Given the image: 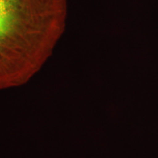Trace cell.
Segmentation results:
<instances>
[{"instance_id": "1", "label": "cell", "mask_w": 158, "mask_h": 158, "mask_svg": "<svg viewBox=\"0 0 158 158\" xmlns=\"http://www.w3.org/2000/svg\"><path fill=\"white\" fill-rule=\"evenodd\" d=\"M68 0H0V91L27 84L62 37Z\"/></svg>"}]
</instances>
